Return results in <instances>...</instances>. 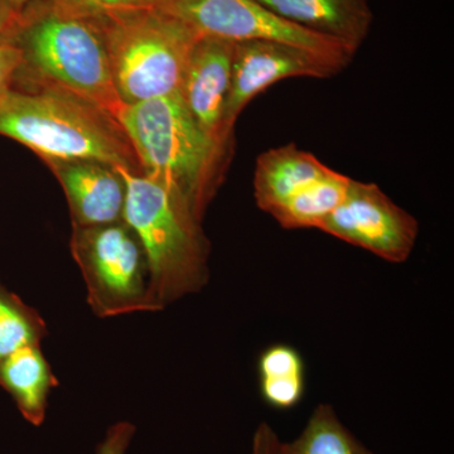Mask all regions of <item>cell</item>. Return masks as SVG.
I'll return each instance as SVG.
<instances>
[{"label": "cell", "mask_w": 454, "mask_h": 454, "mask_svg": "<svg viewBox=\"0 0 454 454\" xmlns=\"http://www.w3.org/2000/svg\"><path fill=\"white\" fill-rule=\"evenodd\" d=\"M64 187L74 226L121 223L127 184L121 169L98 160H47Z\"/></svg>", "instance_id": "8fae6325"}, {"label": "cell", "mask_w": 454, "mask_h": 454, "mask_svg": "<svg viewBox=\"0 0 454 454\" xmlns=\"http://www.w3.org/2000/svg\"><path fill=\"white\" fill-rule=\"evenodd\" d=\"M18 12L12 5L11 0H0V35L11 29L16 22Z\"/></svg>", "instance_id": "cb8c5ba5"}, {"label": "cell", "mask_w": 454, "mask_h": 454, "mask_svg": "<svg viewBox=\"0 0 454 454\" xmlns=\"http://www.w3.org/2000/svg\"><path fill=\"white\" fill-rule=\"evenodd\" d=\"M71 247L95 315L107 318L160 310L149 291L145 250L124 221L104 226H74Z\"/></svg>", "instance_id": "8992f818"}, {"label": "cell", "mask_w": 454, "mask_h": 454, "mask_svg": "<svg viewBox=\"0 0 454 454\" xmlns=\"http://www.w3.org/2000/svg\"><path fill=\"white\" fill-rule=\"evenodd\" d=\"M22 65V55L13 43L0 37V97L12 86Z\"/></svg>", "instance_id": "44dd1931"}, {"label": "cell", "mask_w": 454, "mask_h": 454, "mask_svg": "<svg viewBox=\"0 0 454 454\" xmlns=\"http://www.w3.org/2000/svg\"><path fill=\"white\" fill-rule=\"evenodd\" d=\"M162 8L199 35L234 43L280 42L324 57L342 70L356 55L340 42L294 25L256 0H169Z\"/></svg>", "instance_id": "52a82bcc"}, {"label": "cell", "mask_w": 454, "mask_h": 454, "mask_svg": "<svg viewBox=\"0 0 454 454\" xmlns=\"http://www.w3.org/2000/svg\"><path fill=\"white\" fill-rule=\"evenodd\" d=\"M119 169L127 184L122 220L142 244L151 297L162 310L207 283L208 247L201 219L172 187L143 173Z\"/></svg>", "instance_id": "3957f363"}, {"label": "cell", "mask_w": 454, "mask_h": 454, "mask_svg": "<svg viewBox=\"0 0 454 454\" xmlns=\"http://www.w3.org/2000/svg\"><path fill=\"white\" fill-rule=\"evenodd\" d=\"M136 433V427L129 422H119L107 429L104 441L98 444L95 454H127Z\"/></svg>", "instance_id": "ffe728a7"}, {"label": "cell", "mask_w": 454, "mask_h": 454, "mask_svg": "<svg viewBox=\"0 0 454 454\" xmlns=\"http://www.w3.org/2000/svg\"><path fill=\"white\" fill-rule=\"evenodd\" d=\"M31 2H33V0H11L12 5H13V8L16 9L18 13Z\"/></svg>", "instance_id": "d4e9b609"}, {"label": "cell", "mask_w": 454, "mask_h": 454, "mask_svg": "<svg viewBox=\"0 0 454 454\" xmlns=\"http://www.w3.org/2000/svg\"><path fill=\"white\" fill-rule=\"evenodd\" d=\"M234 44L200 35L191 50L178 90L200 127L223 145L229 139L223 119L231 82Z\"/></svg>", "instance_id": "30bf717a"}, {"label": "cell", "mask_w": 454, "mask_h": 454, "mask_svg": "<svg viewBox=\"0 0 454 454\" xmlns=\"http://www.w3.org/2000/svg\"><path fill=\"white\" fill-rule=\"evenodd\" d=\"M304 375L260 379L262 399L271 408L286 411L300 404L304 395Z\"/></svg>", "instance_id": "d6986e66"}, {"label": "cell", "mask_w": 454, "mask_h": 454, "mask_svg": "<svg viewBox=\"0 0 454 454\" xmlns=\"http://www.w3.org/2000/svg\"><path fill=\"white\" fill-rule=\"evenodd\" d=\"M258 372L260 379L304 375L303 358L292 346L277 343L260 355Z\"/></svg>", "instance_id": "ac0fdd59"}, {"label": "cell", "mask_w": 454, "mask_h": 454, "mask_svg": "<svg viewBox=\"0 0 454 454\" xmlns=\"http://www.w3.org/2000/svg\"><path fill=\"white\" fill-rule=\"evenodd\" d=\"M119 122L143 175L177 191L201 219L225 145L200 127L179 91L125 106Z\"/></svg>", "instance_id": "277c9868"}, {"label": "cell", "mask_w": 454, "mask_h": 454, "mask_svg": "<svg viewBox=\"0 0 454 454\" xmlns=\"http://www.w3.org/2000/svg\"><path fill=\"white\" fill-rule=\"evenodd\" d=\"M294 23L333 38L357 53L372 25L369 0H256Z\"/></svg>", "instance_id": "7c38bea8"}, {"label": "cell", "mask_w": 454, "mask_h": 454, "mask_svg": "<svg viewBox=\"0 0 454 454\" xmlns=\"http://www.w3.org/2000/svg\"><path fill=\"white\" fill-rule=\"evenodd\" d=\"M278 454H373L339 419L333 406H317L300 437L280 442Z\"/></svg>", "instance_id": "2e32d148"}, {"label": "cell", "mask_w": 454, "mask_h": 454, "mask_svg": "<svg viewBox=\"0 0 454 454\" xmlns=\"http://www.w3.org/2000/svg\"><path fill=\"white\" fill-rule=\"evenodd\" d=\"M331 168L295 145L269 149L256 160L254 190L260 210L271 214Z\"/></svg>", "instance_id": "4fadbf2b"}, {"label": "cell", "mask_w": 454, "mask_h": 454, "mask_svg": "<svg viewBox=\"0 0 454 454\" xmlns=\"http://www.w3.org/2000/svg\"><path fill=\"white\" fill-rule=\"evenodd\" d=\"M0 37L22 55L12 85L59 86L121 121L125 106L114 83L97 9L77 0H33Z\"/></svg>", "instance_id": "6da1fadb"}, {"label": "cell", "mask_w": 454, "mask_h": 454, "mask_svg": "<svg viewBox=\"0 0 454 454\" xmlns=\"http://www.w3.org/2000/svg\"><path fill=\"white\" fill-rule=\"evenodd\" d=\"M280 441L268 423H262L254 435L253 454H278Z\"/></svg>", "instance_id": "603a6c76"}, {"label": "cell", "mask_w": 454, "mask_h": 454, "mask_svg": "<svg viewBox=\"0 0 454 454\" xmlns=\"http://www.w3.org/2000/svg\"><path fill=\"white\" fill-rule=\"evenodd\" d=\"M9 88L0 97V136L44 160H98L142 173L121 122L89 101L50 83Z\"/></svg>", "instance_id": "7a4b0ae2"}, {"label": "cell", "mask_w": 454, "mask_h": 454, "mask_svg": "<svg viewBox=\"0 0 454 454\" xmlns=\"http://www.w3.org/2000/svg\"><path fill=\"white\" fill-rule=\"evenodd\" d=\"M56 385L41 345L18 349L0 363V387L11 394L20 414L33 426L40 427L46 419L47 400Z\"/></svg>", "instance_id": "5bb4252c"}, {"label": "cell", "mask_w": 454, "mask_h": 454, "mask_svg": "<svg viewBox=\"0 0 454 454\" xmlns=\"http://www.w3.org/2000/svg\"><path fill=\"white\" fill-rule=\"evenodd\" d=\"M318 230L397 264L413 252L419 223L378 184L351 178L345 200Z\"/></svg>", "instance_id": "ba28073f"}, {"label": "cell", "mask_w": 454, "mask_h": 454, "mask_svg": "<svg viewBox=\"0 0 454 454\" xmlns=\"http://www.w3.org/2000/svg\"><path fill=\"white\" fill-rule=\"evenodd\" d=\"M351 178L330 169L271 212L284 229H307L325 223L348 195Z\"/></svg>", "instance_id": "9a60e30c"}, {"label": "cell", "mask_w": 454, "mask_h": 454, "mask_svg": "<svg viewBox=\"0 0 454 454\" xmlns=\"http://www.w3.org/2000/svg\"><path fill=\"white\" fill-rule=\"evenodd\" d=\"M44 336L40 315L0 286V363L18 349L41 345Z\"/></svg>", "instance_id": "e0dca14e"}, {"label": "cell", "mask_w": 454, "mask_h": 454, "mask_svg": "<svg viewBox=\"0 0 454 454\" xmlns=\"http://www.w3.org/2000/svg\"><path fill=\"white\" fill-rule=\"evenodd\" d=\"M98 12L114 83L124 106L178 91L200 35L163 8Z\"/></svg>", "instance_id": "5b68a950"}, {"label": "cell", "mask_w": 454, "mask_h": 454, "mask_svg": "<svg viewBox=\"0 0 454 454\" xmlns=\"http://www.w3.org/2000/svg\"><path fill=\"white\" fill-rule=\"evenodd\" d=\"M342 71L309 51L273 41H244L234 44L231 82L223 109V130L231 133L239 115L256 95L291 77L330 79Z\"/></svg>", "instance_id": "9c48e42d"}, {"label": "cell", "mask_w": 454, "mask_h": 454, "mask_svg": "<svg viewBox=\"0 0 454 454\" xmlns=\"http://www.w3.org/2000/svg\"><path fill=\"white\" fill-rule=\"evenodd\" d=\"M97 11H125V9L162 8L169 0H77Z\"/></svg>", "instance_id": "7402d4cb"}]
</instances>
